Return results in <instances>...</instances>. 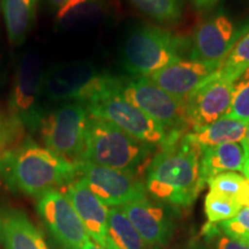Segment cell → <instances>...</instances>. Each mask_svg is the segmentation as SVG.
I'll return each mask as SVG.
<instances>
[{"label": "cell", "instance_id": "7402d4cb", "mask_svg": "<svg viewBox=\"0 0 249 249\" xmlns=\"http://www.w3.org/2000/svg\"><path fill=\"white\" fill-rule=\"evenodd\" d=\"M101 0H70L57 12L58 24L65 29H74L101 11Z\"/></svg>", "mask_w": 249, "mask_h": 249}, {"label": "cell", "instance_id": "ffe728a7", "mask_svg": "<svg viewBox=\"0 0 249 249\" xmlns=\"http://www.w3.org/2000/svg\"><path fill=\"white\" fill-rule=\"evenodd\" d=\"M248 124L247 121L223 117L222 119L211 124L201 132L188 134V136L192 141L200 145V148L217 147L227 143H239L244 141L246 138Z\"/></svg>", "mask_w": 249, "mask_h": 249}, {"label": "cell", "instance_id": "e0dca14e", "mask_svg": "<svg viewBox=\"0 0 249 249\" xmlns=\"http://www.w3.org/2000/svg\"><path fill=\"white\" fill-rule=\"evenodd\" d=\"M0 244L4 249H51L23 210L0 205Z\"/></svg>", "mask_w": 249, "mask_h": 249}, {"label": "cell", "instance_id": "1f68e13d", "mask_svg": "<svg viewBox=\"0 0 249 249\" xmlns=\"http://www.w3.org/2000/svg\"><path fill=\"white\" fill-rule=\"evenodd\" d=\"M197 9H210L217 4L218 0H191Z\"/></svg>", "mask_w": 249, "mask_h": 249}, {"label": "cell", "instance_id": "7a4b0ae2", "mask_svg": "<svg viewBox=\"0 0 249 249\" xmlns=\"http://www.w3.org/2000/svg\"><path fill=\"white\" fill-rule=\"evenodd\" d=\"M77 164L31 139L0 152V181L15 194L39 197L74 181Z\"/></svg>", "mask_w": 249, "mask_h": 249}, {"label": "cell", "instance_id": "4dcf8cb0", "mask_svg": "<svg viewBox=\"0 0 249 249\" xmlns=\"http://www.w3.org/2000/svg\"><path fill=\"white\" fill-rule=\"evenodd\" d=\"M235 198L241 207L249 208V179L245 178Z\"/></svg>", "mask_w": 249, "mask_h": 249}, {"label": "cell", "instance_id": "8992f818", "mask_svg": "<svg viewBox=\"0 0 249 249\" xmlns=\"http://www.w3.org/2000/svg\"><path fill=\"white\" fill-rule=\"evenodd\" d=\"M116 77H112L107 91L90 102L86 107L90 117L107 121L139 141L151 145H163L169 133L144 112L126 101L116 90Z\"/></svg>", "mask_w": 249, "mask_h": 249}, {"label": "cell", "instance_id": "277c9868", "mask_svg": "<svg viewBox=\"0 0 249 249\" xmlns=\"http://www.w3.org/2000/svg\"><path fill=\"white\" fill-rule=\"evenodd\" d=\"M182 40L171 31L144 24L127 35L121 50V60L132 76L148 77L182 59Z\"/></svg>", "mask_w": 249, "mask_h": 249}, {"label": "cell", "instance_id": "9c48e42d", "mask_svg": "<svg viewBox=\"0 0 249 249\" xmlns=\"http://www.w3.org/2000/svg\"><path fill=\"white\" fill-rule=\"evenodd\" d=\"M90 114L86 105L65 103L45 114L39 127L45 148L61 157L77 163L85 147Z\"/></svg>", "mask_w": 249, "mask_h": 249}, {"label": "cell", "instance_id": "2e32d148", "mask_svg": "<svg viewBox=\"0 0 249 249\" xmlns=\"http://www.w3.org/2000/svg\"><path fill=\"white\" fill-rule=\"evenodd\" d=\"M121 208L147 244L161 248L172 240L173 219L161 205L154 203L147 197Z\"/></svg>", "mask_w": 249, "mask_h": 249}, {"label": "cell", "instance_id": "484cf974", "mask_svg": "<svg viewBox=\"0 0 249 249\" xmlns=\"http://www.w3.org/2000/svg\"><path fill=\"white\" fill-rule=\"evenodd\" d=\"M225 117L249 123V67L232 82V102Z\"/></svg>", "mask_w": 249, "mask_h": 249}, {"label": "cell", "instance_id": "f546056e", "mask_svg": "<svg viewBox=\"0 0 249 249\" xmlns=\"http://www.w3.org/2000/svg\"><path fill=\"white\" fill-rule=\"evenodd\" d=\"M11 139H13V135H12L11 130L8 128V124L0 117V152L6 148Z\"/></svg>", "mask_w": 249, "mask_h": 249}, {"label": "cell", "instance_id": "d590c367", "mask_svg": "<svg viewBox=\"0 0 249 249\" xmlns=\"http://www.w3.org/2000/svg\"><path fill=\"white\" fill-rule=\"evenodd\" d=\"M245 140L247 142H249V124H248V127H247V132H246V138Z\"/></svg>", "mask_w": 249, "mask_h": 249}, {"label": "cell", "instance_id": "836d02e7", "mask_svg": "<svg viewBox=\"0 0 249 249\" xmlns=\"http://www.w3.org/2000/svg\"><path fill=\"white\" fill-rule=\"evenodd\" d=\"M82 249H102V248L99 247L98 245H96L93 241L89 240V241L86 242L85 246H83V247H82Z\"/></svg>", "mask_w": 249, "mask_h": 249}, {"label": "cell", "instance_id": "7c38bea8", "mask_svg": "<svg viewBox=\"0 0 249 249\" xmlns=\"http://www.w3.org/2000/svg\"><path fill=\"white\" fill-rule=\"evenodd\" d=\"M248 29V26H236L223 13L207 18L194 31L191 59L219 68Z\"/></svg>", "mask_w": 249, "mask_h": 249}, {"label": "cell", "instance_id": "5b68a950", "mask_svg": "<svg viewBox=\"0 0 249 249\" xmlns=\"http://www.w3.org/2000/svg\"><path fill=\"white\" fill-rule=\"evenodd\" d=\"M44 73L36 52L21 58L8 99V128L13 138L22 132H36L45 117L43 107Z\"/></svg>", "mask_w": 249, "mask_h": 249}, {"label": "cell", "instance_id": "e575fe53", "mask_svg": "<svg viewBox=\"0 0 249 249\" xmlns=\"http://www.w3.org/2000/svg\"><path fill=\"white\" fill-rule=\"evenodd\" d=\"M182 249H207L203 246H197V245H192V246H188V247L186 248H182Z\"/></svg>", "mask_w": 249, "mask_h": 249}, {"label": "cell", "instance_id": "30bf717a", "mask_svg": "<svg viewBox=\"0 0 249 249\" xmlns=\"http://www.w3.org/2000/svg\"><path fill=\"white\" fill-rule=\"evenodd\" d=\"M36 209L46 230L62 249H82L90 240L76 210L60 189H52L37 197Z\"/></svg>", "mask_w": 249, "mask_h": 249}, {"label": "cell", "instance_id": "8fae6325", "mask_svg": "<svg viewBox=\"0 0 249 249\" xmlns=\"http://www.w3.org/2000/svg\"><path fill=\"white\" fill-rule=\"evenodd\" d=\"M77 173L107 208L124 207L148 197L145 183L139 176L79 161Z\"/></svg>", "mask_w": 249, "mask_h": 249}, {"label": "cell", "instance_id": "52a82bcc", "mask_svg": "<svg viewBox=\"0 0 249 249\" xmlns=\"http://www.w3.org/2000/svg\"><path fill=\"white\" fill-rule=\"evenodd\" d=\"M110 75L98 73L85 62H67L44 73V97L57 103L88 105L111 86Z\"/></svg>", "mask_w": 249, "mask_h": 249}, {"label": "cell", "instance_id": "ba28073f", "mask_svg": "<svg viewBox=\"0 0 249 249\" xmlns=\"http://www.w3.org/2000/svg\"><path fill=\"white\" fill-rule=\"evenodd\" d=\"M116 90L170 134L187 127L186 103L165 92L148 77H116Z\"/></svg>", "mask_w": 249, "mask_h": 249}, {"label": "cell", "instance_id": "6da1fadb", "mask_svg": "<svg viewBox=\"0 0 249 249\" xmlns=\"http://www.w3.org/2000/svg\"><path fill=\"white\" fill-rule=\"evenodd\" d=\"M200 145L189 139H170L151 158L147 167L148 195L173 208H188L204 187L201 177Z\"/></svg>", "mask_w": 249, "mask_h": 249}, {"label": "cell", "instance_id": "4fadbf2b", "mask_svg": "<svg viewBox=\"0 0 249 249\" xmlns=\"http://www.w3.org/2000/svg\"><path fill=\"white\" fill-rule=\"evenodd\" d=\"M231 102L232 82L216 73L187 99V127H191L194 133L201 132L225 117Z\"/></svg>", "mask_w": 249, "mask_h": 249}, {"label": "cell", "instance_id": "d6a6232c", "mask_svg": "<svg viewBox=\"0 0 249 249\" xmlns=\"http://www.w3.org/2000/svg\"><path fill=\"white\" fill-rule=\"evenodd\" d=\"M242 173L245 174L246 179H249V157H246L244 169H242Z\"/></svg>", "mask_w": 249, "mask_h": 249}, {"label": "cell", "instance_id": "603a6c76", "mask_svg": "<svg viewBox=\"0 0 249 249\" xmlns=\"http://www.w3.org/2000/svg\"><path fill=\"white\" fill-rule=\"evenodd\" d=\"M142 13L160 23H176L182 15L181 0H129Z\"/></svg>", "mask_w": 249, "mask_h": 249}, {"label": "cell", "instance_id": "3957f363", "mask_svg": "<svg viewBox=\"0 0 249 249\" xmlns=\"http://www.w3.org/2000/svg\"><path fill=\"white\" fill-rule=\"evenodd\" d=\"M155 148L134 139L107 121L90 117L79 161L139 176L144 167H148Z\"/></svg>", "mask_w": 249, "mask_h": 249}, {"label": "cell", "instance_id": "44dd1931", "mask_svg": "<svg viewBox=\"0 0 249 249\" xmlns=\"http://www.w3.org/2000/svg\"><path fill=\"white\" fill-rule=\"evenodd\" d=\"M108 227L119 249H160L143 240L121 207L108 208Z\"/></svg>", "mask_w": 249, "mask_h": 249}, {"label": "cell", "instance_id": "cb8c5ba5", "mask_svg": "<svg viewBox=\"0 0 249 249\" xmlns=\"http://www.w3.org/2000/svg\"><path fill=\"white\" fill-rule=\"evenodd\" d=\"M247 67H249V29L233 46L231 52L218 68L217 75L233 82Z\"/></svg>", "mask_w": 249, "mask_h": 249}, {"label": "cell", "instance_id": "f1b7e54d", "mask_svg": "<svg viewBox=\"0 0 249 249\" xmlns=\"http://www.w3.org/2000/svg\"><path fill=\"white\" fill-rule=\"evenodd\" d=\"M213 249H249V245L217 233V239L214 240Z\"/></svg>", "mask_w": 249, "mask_h": 249}, {"label": "cell", "instance_id": "5bb4252c", "mask_svg": "<svg viewBox=\"0 0 249 249\" xmlns=\"http://www.w3.org/2000/svg\"><path fill=\"white\" fill-rule=\"evenodd\" d=\"M65 194L82 220L90 240L102 249H119L108 227V208L93 194L82 179L77 178L65 187Z\"/></svg>", "mask_w": 249, "mask_h": 249}, {"label": "cell", "instance_id": "d4e9b609", "mask_svg": "<svg viewBox=\"0 0 249 249\" xmlns=\"http://www.w3.org/2000/svg\"><path fill=\"white\" fill-rule=\"evenodd\" d=\"M241 208L242 207L234 197H229V196L214 194L210 192L205 196V214H207L208 222L211 224H218L224 220L231 219L238 214Z\"/></svg>", "mask_w": 249, "mask_h": 249}, {"label": "cell", "instance_id": "d6986e66", "mask_svg": "<svg viewBox=\"0 0 249 249\" xmlns=\"http://www.w3.org/2000/svg\"><path fill=\"white\" fill-rule=\"evenodd\" d=\"M1 11L8 39L21 45L35 26L37 0H1Z\"/></svg>", "mask_w": 249, "mask_h": 249}, {"label": "cell", "instance_id": "83f0119b", "mask_svg": "<svg viewBox=\"0 0 249 249\" xmlns=\"http://www.w3.org/2000/svg\"><path fill=\"white\" fill-rule=\"evenodd\" d=\"M245 177L236 172H224L208 180L210 193L219 194L229 197H236Z\"/></svg>", "mask_w": 249, "mask_h": 249}, {"label": "cell", "instance_id": "4316f807", "mask_svg": "<svg viewBox=\"0 0 249 249\" xmlns=\"http://www.w3.org/2000/svg\"><path fill=\"white\" fill-rule=\"evenodd\" d=\"M224 235L249 245V208L242 207L235 217L217 224Z\"/></svg>", "mask_w": 249, "mask_h": 249}, {"label": "cell", "instance_id": "ac0fdd59", "mask_svg": "<svg viewBox=\"0 0 249 249\" xmlns=\"http://www.w3.org/2000/svg\"><path fill=\"white\" fill-rule=\"evenodd\" d=\"M201 177L204 183L217 174L239 171L242 172L246 151L241 142L201 148Z\"/></svg>", "mask_w": 249, "mask_h": 249}, {"label": "cell", "instance_id": "9a60e30c", "mask_svg": "<svg viewBox=\"0 0 249 249\" xmlns=\"http://www.w3.org/2000/svg\"><path fill=\"white\" fill-rule=\"evenodd\" d=\"M217 71V67L204 62L180 59L151 74L148 79L172 97L186 103L192 93L209 81Z\"/></svg>", "mask_w": 249, "mask_h": 249}]
</instances>
